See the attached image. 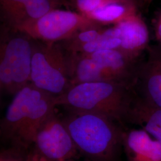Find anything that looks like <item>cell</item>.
<instances>
[{"label": "cell", "mask_w": 161, "mask_h": 161, "mask_svg": "<svg viewBox=\"0 0 161 161\" xmlns=\"http://www.w3.org/2000/svg\"><path fill=\"white\" fill-rule=\"evenodd\" d=\"M137 96L132 85L109 81L86 82L72 86L56 98V103L68 110L103 115L124 125L130 124Z\"/></svg>", "instance_id": "1"}, {"label": "cell", "mask_w": 161, "mask_h": 161, "mask_svg": "<svg viewBox=\"0 0 161 161\" xmlns=\"http://www.w3.org/2000/svg\"><path fill=\"white\" fill-rule=\"evenodd\" d=\"M74 161V159H69V160H66V161Z\"/></svg>", "instance_id": "18"}, {"label": "cell", "mask_w": 161, "mask_h": 161, "mask_svg": "<svg viewBox=\"0 0 161 161\" xmlns=\"http://www.w3.org/2000/svg\"><path fill=\"white\" fill-rule=\"evenodd\" d=\"M67 110L62 119L80 153L91 161H115L125 130L97 114Z\"/></svg>", "instance_id": "2"}, {"label": "cell", "mask_w": 161, "mask_h": 161, "mask_svg": "<svg viewBox=\"0 0 161 161\" xmlns=\"http://www.w3.org/2000/svg\"><path fill=\"white\" fill-rule=\"evenodd\" d=\"M153 30L157 43L161 44V12L154 23Z\"/></svg>", "instance_id": "17"}, {"label": "cell", "mask_w": 161, "mask_h": 161, "mask_svg": "<svg viewBox=\"0 0 161 161\" xmlns=\"http://www.w3.org/2000/svg\"><path fill=\"white\" fill-rule=\"evenodd\" d=\"M113 1H136V0H66L74 7L77 12L86 16L100 6ZM137 3V2H136Z\"/></svg>", "instance_id": "16"}, {"label": "cell", "mask_w": 161, "mask_h": 161, "mask_svg": "<svg viewBox=\"0 0 161 161\" xmlns=\"http://www.w3.org/2000/svg\"><path fill=\"white\" fill-rule=\"evenodd\" d=\"M8 33L1 35V92L14 96L31 83L34 43L26 35L10 28L8 33Z\"/></svg>", "instance_id": "3"}, {"label": "cell", "mask_w": 161, "mask_h": 161, "mask_svg": "<svg viewBox=\"0 0 161 161\" xmlns=\"http://www.w3.org/2000/svg\"><path fill=\"white\" fill-rule=\"evenodd\" d=\"M63 0H0L1 17L5 26L16 30L57 8Z\"/></svg>", "instance_id": "9"}, {"label": "cell", "mask_w": 161, "mask_h": 161, "mask_svg": "<svg viewBox=\"0 0 161 161\" xmlns=\"http://www.w3.org/2000/svg\"><path fill=\"white\" fill-rule=\"evenodd\" d=\"M138 66L136 90L149 103L161 108V44H150Z\"/></svg>", "instance_id": "8"}, {"label": "cell", "mask_w": 161, "mask_h": 161, "mask_svg": "<svg viewBox=\"0 0 161 161\" xmlns=\"http://www.w3.org/2000/svg\"><path fill=\"white\" fill-rule=\"evenodd\" d=\"M101 26L80 13L57 8L16 31L32 40L41 41L46 44H55L68 39L82 30Z\"/></svg>", "instance_id": "5"}, {"label": "cell", "mask_w": 161, "mask_h": 161, "mask_svg": "<svg viewBox=\"0 0 161 161\" xmlns=\"http://www.w3.org/2000/svg\"><path fill=\"white\" fill-rule=\"evenodd\" d=\"M31 83L55 98L72 86L69 53L58 43L34 44Z\"/></svg>", "instance_id": "4"}, {"label": "cell", "mask_w": 161, "mask_h": 161, "mask_svg": "<svg viewBox=\"0 0 161 161\" xmlns=\"http://www.w3.org/2000/svg\"><path fill=\"white\" fill-rule=\"evenodd\" d=\"M44 93L29 83L13 96L1 122V137L10 142L12 146L16 144L31 112Z\"/></svg>", "instance_id": "7"}, {"label": "cell", "mask_w": 161, "mask_h": 161, "mask_svg": "<svg viewBox=\"0 0 161 161\" xmlns=\"http://www.w3.org/2000/svg\"><path fill=\"white\" fill-rule=\"evenodd\" d=\"M130 124L140 126L161 142V108L150 104L138 95L132 109Z\"/></svg>", "instance_id": "13"}, {"label": "cell", "mask_w": 161, "mask_h": 161, "mask_svg": "<svg viewBox=\"0 0 161 161\" xmlns=\"http://www.w3.org/2000/svg\"><path fill=\"white\" fill-rule=\"evenodd\" d=\"M69 54L72 86L86 82H112L103 68L88 54Z\"/></svg>", "instance_id": "12"}, {"label": "cell", "mask_w": 161, "mask_h": 161, "mask_svg": "<svg viewBox=\"0 0 161 161\" xmlns=\"http://www.w3.org/2000/svg\"><path fill=\"white\" fill-rule=\"evenodd\" d=\"M122 146L128 161H161V142L142 128L125 130Z\"/></svg>", "instance_id": "11"}, {"label": "cell", "mask_w": 161, "mask_h": 161, "mask_svg": "<svg viewBox=\"0 0 161 161\" xmlns=\"http://www.w3.org/2000/svg\"><path fill=\"white\" fill-rule=\"evenodd\" d=\"M119 31L118 50L130 58L138 60L150 45L149 31L138 13L115 24Z\"/></svg>", "instance_id": "10"}, {"label": "cell", "mask_w": 161, "mask_h": 161, "mask_svg": "<svg viewBox=\"0 0 161 161\" xmlns=\"http://www.w3.org/2000/svg\"><path fill=\"white\" fill-rule=\"evenodd\" d=\"M0 161H36L29 150L12 147L1 152Z\"/></svg>", "instance_id": "15"}, {"label": "cell", "mask_w": 161, "mask_h": 161, "mask_svg": "<svg viewBox=\"0 0 161 161\" xmlns=\"http://www.w3.org/2000/svg\"><path fill=\"white\" fill-rule=\"evenodd\" d=\"M29 152L36 161H64L74 159L80 154L55 111L38 130Z\"/></svg>", "instance_id": "6"}, {"label": "cell", "mask_w": 161, "mask_h": 161, "mask_svg": "<svg viewBox=\"0 0 161 161\" xmlns=\"http://www.w3.org/2000/svg\"><path fill=\"white\" fill-rule=\"evenodd\" d=\"M136 1H113L93 10L86 15L101 25H115L137 14Z\"/></svg>", "instance_id": "14"}]
</instances>
